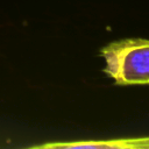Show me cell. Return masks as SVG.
<instances>
[{
	"label": "cell",
	"mask_w": 149,
	"mask_h": 149,
	"mask_svg": "<svg viewBox=\"0 0 149 149\" xmlns=\"http://www.w3.org/2000/svg\"><path fill=\"white\" fill-rule=\"evenodd\" d=\"M102 71L119 86L149 85V40L132 37L100 49Z\"/></svg>",
	"instance_id": "obj_1"
},
{
	"label": "cell",
	"mask_w": 149,
	"mask_h": 149,
	"mask_svg": "<svg viewBox=\"0 0 149 149\" xmlns=\"http://www.w3.org/2000/svg\"><path fill=\"white\" fill-rule=\"evenodd\" d=\"M137 149H149V136L137 137Z\"/></svg>",
	"instance_id": "obj_2"
}]
</instances>
